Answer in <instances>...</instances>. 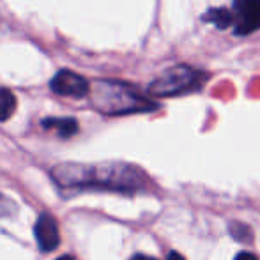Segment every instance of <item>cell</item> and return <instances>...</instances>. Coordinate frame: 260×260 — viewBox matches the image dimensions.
<instances>
[{"instance_id": "6da1fadb", "label": "cell", "mask_w": 260, "mask_h": 260, "mask_svg": "<svg viewBox=\"0 0 260 260\" xmlns=\"http://www.w3.org/2000/svg\"><path fill=\"white\" fill-rule=\"evenodd\" d=\"M55 182L64 188H103V189H137L142 186V172L122 163L103 165H57L52 170Z\"/></svg>"}, {"instance_id": "7a4b0ae2", "label": "cell", "mask_w": 260, "mask_h": 260, "mask_svg": "<svg viewBox=\"0 0 260 260\" xmlns=\"http://www.w3.org/2000/svg\"><path fill=\"white\" fill-rule=\"evenodd\" d=\"M89 94L94 108L106 115H124L156 108L152 101L138 94L133 87L112 80H98L89 89Z\"/></svg>"}, {"instance_id": "3957f363", "label": "cell", "mask_w": 260, "mask_h": 260, "mask_svg": "<svg viewBox=\"0 0 260 260\" xmlns=\"http://www.w3.org/2000/svg\"><path fill=\"white\" fill-rule=\"evenodd\" d=\"M204 75L195 69L188 68V66H177L168 71H165L157 80L151 83L149 92L152 96L168 98V96H177L182 92H189L195 90L202 85Z\"/></svg>"}, {"instance_id": "277c9868", "label": "cell", "mask_w": 260, "mask_h": 260, "mask_svg": "<svg viewBox=\"0 0 260 260\" xmlns=\"http://www.w3.org/2000/svg\"><path fill=\"white\" fill-rule=\"evenodd\" d=\"M232 23L237 36H246L260 28V0H234Z\"/></svg>"}, {"instance_id": "5b68a950", "label": "cell", "mask_w": 260, "mask_h": 260, "mask_svg": "<svg viewBox=\"0 0 260 260\" xmlns=\"http://www.w3.org/2000/svg\"><path fill=\"white\" fill-rule=\"evenodd\" d=\"M50 87L58 96H69V98H85L89 94V82L78 73H73L69 69H62L52 78Z\"/></svg>"}, {"instance_id": "8992f818", "label": "cell", "mask_w": 260, "mask_h": 260, "mask_svg": "<svg viewBox=\"0 0 260 260\" xmlns=\"http://www.w3.org/2000/svg\"><path fill=\"white\" fill-rule=\"evenodd\" d=\"M36 239L43 251H53L60 243V234H58L57 221L50 214H41L36 223Z\"/></svg>"}, {"instance_id": "52a82bcc", "label": "cell", "mask_w": 260, "mask_h": 260, "mask_svg": "<svg viewBox=\"0 0 260 260\" xmlns=\"http://www.w3.org/2000/svg\"><path fill=\"white\" fill-rule=\"evenodd\" d=\"M43 127L57 131L60 137H71L78 131V124L75 119H46L43 120Z\"/></svg>"}, {"instance_id": "ba28073f", "label": "cell", "mask_w": 260, "mask_h": 260, "mask_svg": "<svg viewBox=\"0 0 260 260\" xmlns=\"http://www.w3.org/2000/svg\"><path fill=\"white\" fill-rule=\"evenodd\" d=\"M16 110V98L9 89H0V120H7L13 117Z\"/></svg>"}, {"instance_id": "9c48e42d", "label": "cell", "mask_w": 260, "mask_h": 260, "mask_svg": "<svg viewBox=\"0 0 260 260\" xmlns=\"http://www.w3.org/2000/svg\"><path fill=\"white\" fill-rule=\"evenodd\" d=\"M204 20L212 21L218 28H226L229 25H232V14L229 9H211L204 16Z\"/></svg>"}, {"instance_id": "30bf717a", "label": "cell", "mask_w": 260, "mask_h": 260, "mask_svg": "<svg viewBox=\"0 0 260 260\" xmlns=\"http://www.w3.org/2000/svg\"><path fill=\"white\" fill-rule=\"evenodd\" d=\"M16 212V206L11 199H7L6 195L0 193V218H7V216Z\"/></svg>"}, {"instance_id": "8fae6325", "label": "cell", "mask_w": 260, "mask_h": 260, "mask_svg": "<svg viewBox=\"0 0 260 260\" xmlns=\"http://www.w3.org/2000/svg\"><path fill=\"white\" fill-rule=\"evenodd\" d=\"M234 260H257V257H255V255H251V253H248V251H241V253L237 255Z\"/></svg>"}, {"instance_id": "7c38bea8", "label": "cell", "mask_w": 260, "mask_h": 260, "mask_svg": "<svg viewBox=\"0 0 260 260\" xmlns=\"http://www.w3.org/2000/svg\"><path fill=\"white\" fill-rule=\"evenodd\" d=\"M167 260H184V257H182L181 253H177V251H172Z\"/></svg>"}, {"instance_id": "4fadbf2b", "label": "cell", "mask_w": 260, "mask_h": 260, "mask_svg": "<svg viewBox=\"0 0 260 260\" xmlns=\"http://www.w3.org/2000/svg\"><path fill=\"white\" fill-rule=\"evenodd\" d=\"M131 260H157V258H152V257H147V255H135Z\"/></svg>"}, {"instance_id": "5bb4252c", "label": "cell", "mask_w": 260, "mask_h": 260, "mask_svg": "<svg viewBox=\"0 0 260 260\" xmlns=\"http://www.w3.org/2000/svg\"><path fill=\"white\" fill-rule=\"evenodd\" d=\"M58 260H75V258H73V257H69V255H64V257H60Z\"/></svg>"}]
</instances>
